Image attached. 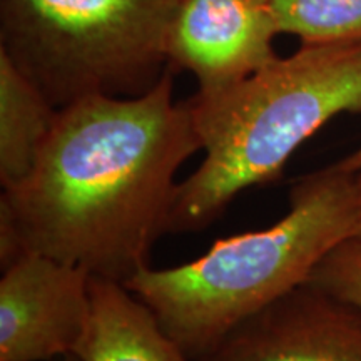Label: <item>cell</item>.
Masks as SVG:
<instances>
[{
  "label": "cell",
  "instance_id": "3",
  "mask_svg": "<svg viewBox=\"0 0 361 361\" xmlns=\"http://www.w3.org/2000/svg\"><path fill=\"white\" fill-rule=\"evenodd\" d=\"M204 159L179 180L168 234L197 233L239 192L274 183L301 144L340 114H361V42L301 44L219 92L188 99Z\"/></svg>",
  "mask_w": 361,
  "mask_h": 361
},
{
  "label": "cell",
  "instance_id": "9",
  "mask_svg": "<svg viewBox=\"0 0 361 361\" xmlns=\"http://www.w3.org/2000/svg\"><path fill=\"white\" fill-rule=\"evenodd\" d=\"M59 107L0 52V184L12 189L29 178L56 126Z\"/></svg>",
  "mask_w": 361,
  "mask_h": 361
},
{
  "label": "cell",
  "instance_id": "2",
  "mask_svg": "<svg viewBox=\"0 0 361 361\" xmlns=\"http://www.w3.org/2000/svg\"><path fill=\"white\" fill-rule=\"evenodd\" d=\"M290 209L269 228L218 239L173 268H144L126 283L192 361L308 279L333 247L358 236L356 176L331 166L293 184Z\"/></svg>",
  "mask_w": 361,
  "mask_h": 361
},
{
  "label": "cell",
  "instance_id": "8",
  "mask_svg": "<svg viewBox=\"0 0 361 361\" xmlns=\"http://www.w3.org/2000/svg\"><path fill=\"white\" fill-rule=\"evenodd\" d=\"M79 361H192L123 283L90 276V314Z\"/></svg>",
  "mask_w": 361,
  "mask_h": 361
},
{
  "label": "cell",
  "instance_id": "14",
  "mask_svg": "<svg viewBox=\"0 0 361 361\" xmlns=\"http://www.w3.org/2000/svg\"><path fill=\"white\" fill-rule=\"evenodd\" d=\"M62 361H79V360L75 358L74 355H69V356H66V358H62Z\"/></svg>",
  "mask_w": 361,
  "mask_h": 361
},
{
  "label": "cell",
  "instance_id": "5",
  "mask_svg": "<svg viewBox=\"0 0 361 361\" xmlns=\"http://www.w3.org/2000/svg\"><path fill=\"white\" fill-rule=\"evenodd\" d=\"M90 314V274L25 252L0 279V361H52L74 355Z\"/></svg>",
  "mask_w": 361,
  "mask_h": 361
},
{
  "label": "cell",
  "instance_id": "1",
  "mask_svg": "<svg viewBox=\"0 0 361 361\" xmlns=\"http://www.w3.org/2000/svg\"><path fill=\"white\" fill-rule=\"evenodd\" d=\"M174 69L142 96L61 107L29 178L0 192L25 252L126 284L168 234L180 166L202 151Z\"/></svg>",
  "mask_w": 361,
  "mask_h": 361
},
{
  "label": "cell",
  "instance_id": "10",
  "mask_svg": "<svg viewBox=\"0 0 361 361\" xmlns=\"http://www.w3.org/2000/svg\"><path fill=\"white\" fill-rule=\"evenodd\" d=\"M281 34L301 44L361 42V0H274Z\"/></svg>",
  "mask_w": 361,
  "mask_h": 361
},
{
  "label": "cell",
  "instance_id": "4",
  "mask_svg": "<svg viewBox=\"0 0 361 361\" xmlns=\"http://www.w3.org/2000/svg\"><path fill=\"white\" fill-rule=\"evenodd\" d=\"M179 0H0L4 52L54 106L159 82Z\"/></svg>",
  "mask_w": 361,
  "mask_h": 361
},
{
  "label": "cell",
  "instance_id": "12",
  "mask_svg": "<svg viewBox=\"0 0 361 361\" xmlns=\"http://www.w3.org/2000/svg\"><path fill=\"white\" fill-rule=\"evenodd\" d=\"M331 166L333 169L341 171V173H348V174H360L361 173V147L356 149V151L350 152L348 156H345L343 159L333 162Z\"/></svg>",
  "mask_w": 361,
  "mask_h": 361
},
{
  "label": "cell",
  "instance_id": "6",
  "mask_svg": "<svg viewBox=\"0 0 361 361\" xmlns=\"http://www.w3.org/2000/svg\"><path fill=\"white\" fill-rule=\"evenodd\" d=\"M274 0H179L168 34L171 69L191 72L197 92L233 87L278 57Z\"/></svg>",
  "mask_w": 361,
  "mask_h": 361
},
{
  "label": "cell",
  "instance_id": "11",
  "mask_svg": "<svg viewBox=\"0 0 361 361\" xmlns=\"http://www.w3.org/2000/svg\"><path fill=\"white\" fill-rule=\"evenodd\" d=\"M310 284L361 310V238L346 239L316 264Z\"/></svg>",
  "mask_w": 361,
  "mask_h": 361
},
{
  "label": "cell",
  "instance_id": "13",
  "mask_svg": "<svg viewBox=\"0 0 361 361\" xmlns=\"http://www.w3.org/2000/svg\"><path fill=\"white\" fill-rule=\"evenodd\" d=\"M356 176V184H358V192H360V209H361V173L355 174ZM358 238H361V218H360V231H358Z\"/></svg>",
  "mask_w": 361,
  "mask_h": 361
},
{
  "label": "cell",
  "instance_id": "7",
  "mask_svg": "<svg viewBox=\"0 0 361 361\" xmlns=\"http://www.w3.org/2000/svg\"><path fill=\"white\" fill-rule=\"evenodd\" d=\"M206 361H361V310L305 283L234 328Z\"/></svg>",
  "mask_w": 361,
  "mask_h": 361
}]
</instances>
